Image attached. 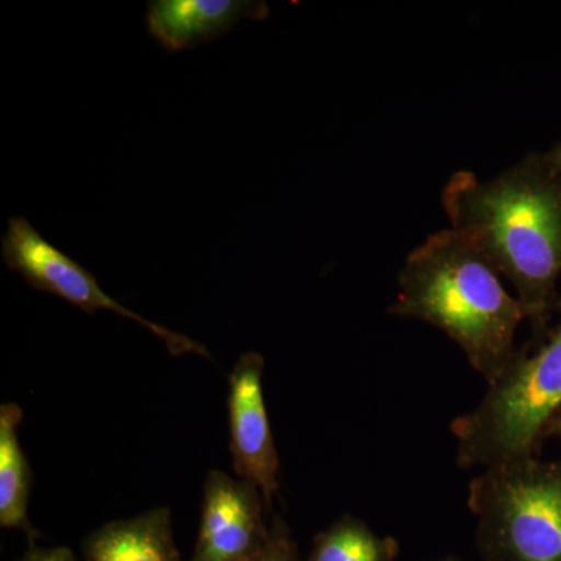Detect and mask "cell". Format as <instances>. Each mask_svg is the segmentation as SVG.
<instances>
[{"mask_svg":"<svg viewBox=\"0 0 561 561\" xmlns=\"http://www.w3.org/2000/svg\"><path fill=\"white\" fill-rule=\"evenodd\" d=\"M261 490L245 479L213 470L203 490L202 522L187 561H247L271 535Z\"/></svg>","mask_w":561,"mask_h":561,"instance_id":"cell-7","label":"cell"},{"mask_svg":"<svg viewBox=\"0 0 561 561\" xmlns=\"http://www.w3.org/2000/svg\"><path fill=\"white\" fill-rule=\"evenodd\" d=\"M546 162L561 176V142L556 144L551 150L542 153Z\"/></svg>","mask_w":561,"mask_h":561,"instance_id":"cell-14","label":"cell"},{"mask_svg":"<svg viewBox=\"0 0 561 561\" xmlns=\"http://www.w3.org/2000/svg\"><path fill=\"white\" fill-rule=\"evenodd\" d=\"M2 260L10 271L20 273L33 289L55 295L88 316L110 311L136 321L160 337L173 357L181 354L210 357L208 348L201 342L144 319L111 298L92 273L44 239L25 217H11L7 224L5 234L2 236Z\"/></svg>","mask_w":561,"mask_h":561,"instance_id":"cell-5","label":"cell"},{"mask_svg":"<svg viewBox=\"0 0 561 561\" xmlns=\"http://www.w3.org/2000/svg\"><path fill=\"white\" fill-rule=\"evenodd\" d=\"M22 409L14 402L0 405V526L20 530L35 546L43 537L28 518L33 474L21 445Z\"/></svg>","mask_w":561,"mask_h":561,"instance_id":"cell-10","label":"cell"},{"mask_svg":"<svg viewBox=\"0 0 561 561\" xmlns=\"http://www.w3.org/2000/svg\"><path fill=\"white\" fill-rule=\"evenodd\" d=\"M398 286L391 316L445 332L489 386L500 378L527 316L470 239L453 228L434 232L409 254Z\"/></svg>","mask_w":561,"mask_h":561,"instance_id":"cell-2","label":"cell"},{"mask_svg":"<svg viewBox=\"0 0 561 561\" xmlns=\"http://www.w3.org/2000/svg\"><path fill=\"white\" fill-rule=\"evenodd\" d=\"M20 561H76V556L65 546H57V548H38V546H31L28 551Z\"/></svg>","mask_w":561,"mask_h":561,"instance_id":"cell-13","label":"cell"},{"mask_svg":"<svg viewBox=\"0 0 561 561\" xmlns=\"http://www.w3.org/2000/svg\"><path fill=\"white\" fill-rule=\"evenodd\" d=\"M549 438H557L561 445V412L557 415V419L553 420L551 430H549Z\"/></svg>","mask_w":561,"mask_h":561,"instance_id":"cell-15","label":"cell"},{"mask_svg":"<svg viewBox=\"0 0 561 561\" xmlns=\"http://www.w3.org/2000/svg\"><path fill=\"white\" fill-rule=\"evenodd\" d=\"M268 13L260 0H153L147 28L165 50L181 51L227 35L239 21H264Z\"/></svg>","mask_w":561,"mask_h":561,"instance_id":"cell-8","label":"cell"},{"mask_svg":"<svg viewBox=\"0 0 561 561\" xmlns=\"http://www.w3.org/2000/svg\"><path fill=\"white\" fill-rule=\"evenodd\" d=\"M265 362L256 351L242 354L228 379V420L232 468L239 479L261 490L267 511L279 491V456L265 408L262 375Z\"/></svg>","mask_w":561,"mask_h":561,"instance_id":"cell-6","label":"cell"},{"mask_svg":"<svg viewBox=\"0 0 561 561\" xmlns=\"http://www.w3.org/2000/svg\"><path fill=\"white\" fill-rule=\"evenodd\" d=\"M247 561H301L297 542L291 538L289 527L283 519H273L271 535L264 548Z\"/></svg>","mask_w":561,"mask_h":561,"instance_id":"cell-12","label":"cell"},{"mask_svg":"<svg viewBox=\"0 0 561 561\" xmlns=\"http://www.w3.org/2000/svg\"><path fill=\"white\" fill-rule=\"evenodd\" d=\"M453 230L470 239L494 271L511 280L535 334L561 309V176L534 153L481 181L454 173L443 191Z\"/></svg>","mask_w":561,"mask_h":561,"instance_id":"cell-1","label":"cell"},{"mask_svg":"<svg viewBox=\"0 0 561 561\" xmlns=\"http://www.w3.org/2000/svg\"><path fill=\"white\" fill-rule=\"evenodd\" d=\"M561 412V324L540 345L516 350L478 408L453 421L461 470L540 457Z\"/></svg>","mask_w":561,"mask_h":561,"instance_id":"cell-3","label":"cell"},{"mask_svg":"<svg viewBox=\"0 0 561 561\" xmlns=\"http://www.w3.org/2000/svg\"><path fill=\"white\" fill-rule=\"evenodd\" d=\"M398 541L381 537L356 516L343 515L316 535L309 561H394Z\"/></svg>","mask_w":561,"mask_h":561,"instance_id":"cell-11","label":"cell"},{"mask_svg":"<svg viewBox=\"0 0 561 561\" xmlns=\"http://www.w3.org/2000/svg\"><path fill=\"white\" fill-rule=\"evenodd\" d=\"M468 507L489 561H561V459L485 468Z\"/></svg>","mask_w":561,"mask_h":561,"instance_id":"cell-4","label":"cell"},{"mask_svg":"<svg viewBox=\"0 0 561 561\" xmlns=\"http://www.w3.org/2000/svg\"><path fill=\"white\" fill-rule=\"evenodd\" d=\"M84 561H183L168 507L105 524L83 541Z\"/></svg>","mask_w":561,"mask_h":561,"instance_id":"cell-9","label":"cell"}]
</instances>
